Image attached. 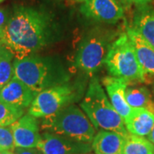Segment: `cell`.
<instances>
[{"label":"cell","mask_w":154,"mask_h":154,"mask_svg":"<svg viewBox=\"0 0 154 154\" xmlns=\"http://www.w3.org/2000/svg\"><path fill=\"white\" fill-rule=\"evenodd\" d=\"M57 24L48 11L28 6H17L6 23L0 40L21 59L33 55L51 43Z\"/></svg>","instance_id":"6da1fadb"},{"label":"cell","mask_w":154,"mask_h":154,"mask_svg":"<svg viewBox=\"0 0 154 154\" xmlns=\"http://www.w3.org/2000/svg\"><path fill=\"white\" fill-rule=\"evenodd\" d=\"M16 77L36 94L45 89L69 82L70 75L59 60L33 55L14 60Z\"/></svg>","instance_id":"7a4b0ae2"},{"label":"cell","mask_w":154,"mask_h":154,"mask_svg":"<svg viewBox=\"0 0 154 154\" xmlns=\"http://www.w3.org/2000/svg\"><path fill=\"white\" fill-rule=\"evenodd\" d=\"M81 107L96 129L118 133L125 137L128 135L123 118L111 105L98 77L90 81Z\"/></svg>","instance_id":"3957f363"},{"label":"cell","mask_w":154,"mask_h":154,"mask_svg":"<svg viewBox=\"0 0 154 154\" xmlns=\"http://www.w3.org/2000/svg\"><path fill=\"white\" fill-rule=\"evenodd\" d=\"M41 128L45 132L87 143H92L96 134V128L88 116L74 104L67 105L53 115L42 118Z\"/></svg>","instance_id":"277c9868"},{"label":"cell","mask_w":154,"mask_h":154,"mask_svg":"<svg viewBox=\"0 0 154 154\" xmlns=\"http://www.w3.org/2000/svg\"><path fill=\"white\" fill-rule=\"evenodd\" d=\"M104 64L110 76L123 78L128 82L146 81V73L138 62L133 45L126 32L122 33L111 44Z\"/></svg>","instance_id":"5b68a950"},{"label":"cell","mask_w":154,"mask_h":154,"mask_svg":"<svg viewBox=\"0 0 154 154\" xmlns=\"http://www.w3.org/2000/svg\"><path fill=\"white\" fill-rule=\"evenodd\" d=\"M111 31L95 28L86 34L77 51L75 65L89 76L101 69L111 44L115 40Z\"/></svg>","instance_id":"8992f818"},{"label":"cell","mask_w":154,"mask_h":154,"mask_svg":"<svg viewBox=\"0 0 154 154\" xmlns=\"http://www.w3.org/2000/svg\"><path fill=\"white\" fill-rule=\"evenodd\" d=\"M84 85L82 82H68L45 89L37 94L28 109V114L36 118H45L55 114L67 105L82 97Z\"/></svg>","instance_id":"52a82bcc"},{"label":"cell","mask_w":154,"mask_h":154,"mask_svg":"<svg viewBox=\"0 0 154 154\" xmlns=\"http://www.w3.org/2000/svg\"><path fill=\"white\" fill-rule=\"evenodd\" d=\"M37 148L43 154H90L92 143L44 132Z\"/></svg>","instance_id":"ba28073f"},{"label":"cell","mask_w":154,"mask_h":154,"mask_svg":"<svg viewBox=\"0 0 154 154\" xmlns=\"http://www.w3.org/2000/svg\"><path fill=\"white\" fill-rule=\"evenodd\" d=\"M80 12L88 19L115 24L124 17V9L117 0H87Z\"/></svg>","instance_id":"9c48e42d"},{"label":"cell","mask_w":154,"mask_h":154,"mask_svg":"<svg viewBox=\"0 0 154 154\" xmlns=\"http://www.w3.org/2000/svg\"><path fill=\"white\" fill-rule=\"evenodd\" d=\"M15 146L21 148H37L41 139L38 120L30 114L22 116L11 126Z\"/></svg>","instance_id":"30bf717a"},{"label":"cell","mask_w":154,"mask_h":154,"mask_svg":"<svg viewBox=\"0 0 154 154\" xmlns=\"http://www.w3.org/2000/svg\"><path fill=\"white\" fill-rule=\"evenodd\" d=\"M37 94L13 76L0 91V101L18 108L29 107Z\"/></svg>","instance_id":"8fae6325"},{"label":"cell","mask_w":154,"mask_h":154,"mask_svg":"<svg viewBox=\"0 0 154 154\" xmlns=\"http://www.w3.org/2000/svg\"><path fill=\"white\" fill-rule=\"evenodd\" d=\"M102 84L109 96L111 105L124 121L132 110V108L127 103L125 96L128 82L123 78L110 75L103 78Z\"/></svg>","instance_id":"7c38bea8"},{"label":"cell","mask_w":154,"mask_h":154,"mask_svg":"<svg viewBox=\"0 0 154 154\" xmlns=\"http://www.w3.org/2000/svg\"><path fill=\"white\" fill-rule=\"evenodd\" d=\"M126 33L144 72L154 75V49L133 27H128Z\"/></svg>","instance_id":"4fadbf2b"},{"label":"cell","mask_w":154,"mask_h":154,"mask_svg":"<svg viewBox=\"0 0 154 154\" xmlns=\"http://www.w3.org/2000/svg\"><path fill=\"white\" fill-rule=\"evenodd\" d=\"M125 136L107 130L98 132L92 141L95 154H123Z\"/></svg>","instance_id":"5bb4252c"},{"label":"cell","mask_w":154,"mask_h":154,"mask_svg":"<svg viewBox=\"0 0 154 154\" xmlns=\"http://www.w3.org/2000/svg\"><path fill=\"white\" fill-rule=\"evenodd\" d=\"M127 131L136 136H148L154 125V114L146 109H132L124 119Z\"/></svg>","instance_id":"9a60e30c"},{"label":"cell","mask_w":154,"mask_h":154,"mask_svg":"<svg viewBox=\"0 0 154 154\" xmlns=\"http://www.w3.org/2000/svg\"><path fill=\"white\" fill-rule=\"evenodd\" d=\"M138 33L154 49V9L147 5L142 6L137 11L134 26Z\"/></svg>","instance_id":"2e32d148"},{"label":"cell","mask_w":154,"mask_h":154,"mask_svg":"<svg viewBox=\"0 0 154 154\" xmlns=\"http://www.w3.org/2000/svg\"><path fill=\"white\" fill-rule=\"evenodd\" d=\"M127 103L132 109H146L154 114V100L146 87H131L126 89Z\"/></svg>","instance_id":"e0dca14e"},{"label":"cell","mask_w":154,"mask_h":154,"mask_svg":"<svg viewBox=\"0 0 154 154\" xmlns=\"http://www.w3.org/2000/svg\"><path fill=\"white\" fill-rule=\"evenodd\" d=\"M15 56L0 42V91L14 76Z\"/></svg>","instance_id":"ac0fdd59"},{"label":"cell","mask_w":154,"mask_h":154,"mask_svg":"<svg viewBox=\"0 0 154 154\" xmlns=\"http://www.w3.org/2000/svg\"><path fill=\"white\" fill-rule=\"evenodd\" d=\"M123 154H154V145L148 139L128 134L125 138Z\"/></svg>","instance_id":"d6986e66"},{"label":"cell","mask_w":154,"mask_h":154,"mask_svg":"<svg viewBox=\"0 0 154 154\" xmlns=\"http://www.w3.org/2000/svg\"><path fill=\"white\" fill-rule=\"evenodd\" d=\"M24 114V109L0 101V127L11 126Z\"/></svg>","instance_id":"ffe728a7"},{"label":"cell","mask_w":154,"mask_h":154,"mask_svg":"<svg viewBox=\"0 0 154 154\" xmlns=\"http://www.w3.org/2000/svg\"><path fill=\"white\" fill-rule=\"evenodd\" d=\"M16 148L11 127H0V152H13Z\"/></svg>","instance_id":"44dd1931"},{"label":"cell","mask_w":154,"mask_h":154,"mask_svg":"<svg viewBox=\"0 0 154 154\" xmlns=\"http://www.w3.org/2000/svg\"><path fill=\"white\" fill-rule=\"evenodd\" d=\"M15 154H43L38 148H21L16 147L14 150Z\"/></svg>","instance_id":"7402d4cb"},{"label":"cell","mask_w":154,"mask_h":154,"mask_svg":"<svg viewBox=\"0 0 154 154\" xmlns=\"http://www.w3.org/2000/svg\"><path fill=\"white\" fill-rule=\"evenodd\" d=\"M8 20H9V17H8L7 12L4 9L0 8V33L2 34H3L4 28L5 27Z\"/></svg>","instance_id":"603a6c76"},{"label":"cell","mask_w":154,"mask_h":154,"mask_svg":"<svg viewBox=\"0 0 154 154\" xmlns=\"http://www.w3.org/2000/svg\"><path fill=\"white\" fill-rule=\"evenodd\" d=\"M125 1L131 3V4H134L140 7H142V6L147 5L152 0H125Z\"/></svg>","instance_id":"cb8c5ba5"},{"label":"cell","mask_w":154,"mask_h":154,"mask_svg":"<svg viewBox=\"0 0 154 154\" xmlns=\"http://www.w3.org/2000/svg\"><path fill=\"white\" fill-rule=\"evenodd\" d=\"M148 140L152 142V143L154 145V125H153V128H152V131L151 133L148 134Z\"/></svg>","instance_id":"d4e9b609"},{"label":"cell","mask_w":154,"mask_h":154,"mask_svg":"<svg viewBox=\"0 0 154 154\" xmlns=\"http://www.w3.org/2000/svg\"><path fill=\"white\" fill-rule=\"evenodd\" d=\"M0 154H15L14 151L13 152H0Z\"/></svg>","instance_id":"484cf974"},{"label":"cell","mask_w":154,"mask_h":154,"mask_svg":"<svg viewBox=\"0 0 154 154\" xmlns=\"http://www.w3.org/2000/svg\"><path fill=\"white\" fill-rule=\"evenodd\" d=\"M72 1H75V2H78V3H84V2H86L87 0H72Z\"/></svg>","instance_id":"4316f807"},{"label":"cell","mask_w":154,"mask_h":154,"mask_svg":"<svg viewBox=\"0 0 154 154\" xmlns=\"http://www.w3.org/2000/svg\"><path fill=\"white\" fill-rule=\"evenodd\" d=\"M2 36H3V34H2V33H0V40H1V38H2Z\"/></svg>","instance_id":"83f0119b"},{"label":"cell","mask_w":154,"mask_h":154,"mask_svg":"<svg viewBox=\"0 0 154 154\" xmlns=\"http://www.w3.org/2000/svg\"><path fill=\"white\" fill-rule=\"evenodd\" d=\"M3 1H5V0H0V3H1V2H3Z\"/></svg>","instance_id":"f1b7e54d"},{"label":"cell","mask_w":154,"mask_h":154,"mask_svg":"<svg viewBox=\"0 0 154 154\" xmlns=\"http://www.w3.org/2000/svg\"><path fill=\"white\" fill-rule=\"evenodd\" d=\"M153 92H154V85H153Z\"/></svg>","instance_id":"f546056e"}]
</instances>
